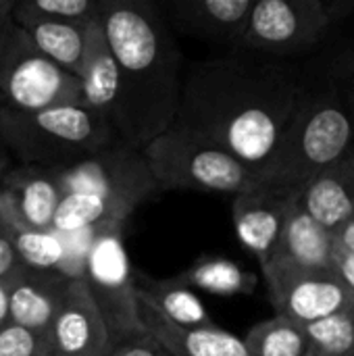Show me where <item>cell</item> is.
<instances>
[{"instance_id":"cell-1","label":"cell","mask_w":354,"mask_h":356,"mask_svg":"<svg viewBox=\"0 0 354 356\" xmlns=\"http://www.w3.org/2000/svg\"><path fill=\"white\" fill-rule=\"evenodd\" d=\"M305 90L294 69L252 52H227L184 71L173 129L265 173Z\"/></svg>"},{"instance_id":"cell-2","label":"cell","mask_w":354,"mask_h":356,"mask_svg":"<svg viewBox=\"0 0 354 356\" xmlns=\"http://www.w3.org/2000/svg\"><path fill=\"white\" fill-rule=\"evenodd\" d=\"M98 23L123 83L119 140L144 148L175 121L184 52L163 10L150 0H102Z\"/></svg>"},{"instance_id":"cell-3","label":"cell","mask_w":354,"mask_h":356,"mask_svg":"<svg viewBox=\"0 0 354 356\" xmlns=\"http://www.w3.org/2000/svg\"><path fill=\"white\" fill-rule=\"evenodd\" d=\"M354 154V111L336 92L303 94L265 181L300 194L307 184Z\"/></svg>"},{"instance_id":"cell-4","label":"cell","mask_w":354,"mask_h":356,"mask_svg":"<svg viewBox=\"0 0 354 356\" xmlns=\"http://www.w3.org/2000/svg\"><path fill=\"white\" fill-rule=\"evenodd\" d=\"M117 140L115 129L83 102L38 111L0 108V146L21 165L61 171Z\"/></svg>"},{"instance_id":"cell-5","label":"cell","mask_w":354,"mask_h":356,"mask_svg":"<svg viewBox=\"0 0 354 356\" xmlns=\"http://www.w3.org/2000/svg\"><path fill=\"white\" fill-rule=\"evenodd\" d=\"M142 154L159 190H198L238 196L263 184V173L234 154L177 129L150 140Z\"/></svg>"},{"instance_id":"cell-6","label":"cell","mask_w":354,"mask_h":356,"mask_svg":"<svg viewBox=\"0 0 354 356\" xmlns=\"http://www.w3.org/2000/svg\"><path fill=\"white\" fill-rule=\"evenodd\" d=\"M353 8L354 2L255 0L238 52L290 58L313 48Z\"/></svg>"},{"instance_id":"cell-7","label":"cell","mask_w":354,"mask_h":356,"mask_svg":"<svg viewBox=\"0 0 354 356\" xmlns=\"http://www.w3.org/2000/svg\"><path fill=\"white\" fill-rule=\"evenodd\" d=\"M79 79L52 65L13 19L0 25V108L38 111L79 102Z\"/></svg>"},{"instance_id":"cell-8","label":"cell","mask_w":354,"mask_h":356,"mask_svg":"<svg viewBox=\"0 0 354 356\" xmlns=\"http://www.w3.org/2000/svg\"><path fill=\"white\" fill-rule=\"evenodd\" d=\"M96 302L113 348L144 338L138 286L123 242V223H108L98 234L81 277Z\"/></svg>"},{"instance_id":"cell-9","label":"cell","mask_w":354,"mask_h":356,"mask_svg":"<svg viewBox=\"0 0 354 356\" xmlns=\"http://www.w3.org/2000/svg\"><path fill=\"white\" fill-rule=\"evenodd\" d=\"M56 177L63 194L100 196L119 204L129 215L159 192L142 148L123 140L56 171Z\"/></svg>"},{"instance_id":"cell-10","label":"cell","mask_w":354,"mask_h":356,"mask_svg":"<svg viewBox=\"0 0 354 356\" xmlns=\"http://www.w3.org/2000/svg\"><path fill=\"white\" fill-rule=\"evenodd\" d=\"M261 271L275 315L303 327L354 305V292L338 273H309L286 265H267Z\"/></svg>"},{"instance_id":"cell-11","label":"cell","mask_w":354,"mask_h":356,"mask_svg":"<svg viewBox=\"0 0 354 356\" xmlns=\"http://www.w3.org/2000/svg\"><path fill=\"white\" fill-rule=\"evenodd\" d=\"M294 196L298 194L286 192L267 181L234 196L232 217L238 240L250 254H255L261 267L273 259L284 219Z\"/></svg>"},{"instance_id":"cell-12","label":"cell","mask_w":354,"mask_h":356,"mask_svg":"<svg viewBox=\"0 0 354 356\" xmlns=\"http://www.w3.org/2000/svg\"><path fill=\"white\" fill-rule=\"evenodd\" d=\"M58 356H111L113 344L106 323L83 280H71L63 305L48 332Z\"/></svg>"},{"instance_id":"cell-13","label":"cell","mask_w":354,"mask_h":356,"mask_svg":"<svg viewBox=\"0 0 354 356\" xmlns=\"http://www.w3.org/2000/svg\"><path fill=\"white\" fill-rule=\"evenodd\" d=\"M252 4L255 0H175L163 15L173 33L238 52Z\"/></svg>"},{"instance_id":"cell-14","label":"cell","mask_w":354,"mask_h":356,"mask_svg":"<svg viewBox=\"0 0 354 356\" xmlns=\"http://www.w3.org/2000/svg\"><path fill=\"white\" fill-rule=\"evenodd\" d=\"M267 265H286L309 273H338L334 234L300 207L298 196L288 207L277 248Z\"/></svg>"},{"instance_id":"cell-15","label":"cell","mask_w":354,"mask_h":356,"mask_svg":"<svg viewBox=\"0 0 354 356\" xmlns=\"http://www.w3.org/2000/svg\"><path fill=\"white\" fill-rule=\"evenodd\" d=\"M81 98L88 108L98 113L119 136L123 123V83L119 65L106 44L98 19L90 23L88 50L79 75Z\"/></svg>"},{"instance_id":"cell-16","label":"cell","mask_w":354,"mask_h":356,"mask_svg":"<svg viewBox=\"0 0 354 356\" xmlns=\"http://www.w3.org/2000/svg\"><path fill=\"white\" fill-rule=\"evenodd\" d=\"M140 317L146 336L167 356H250L242 338L215 323L184 327L165 319L144 300H140Z\"/></svg>"},{"instance_id":"cell-17","label":"cell","mask_w":354,"mask_h":356,"mask_svg":"<svg viewBox=\"0 0 354 356\" xmlns=\"http://www.w3.org/2000/svg\"><path fill=\"white\" fill-rule=\"evenodd\" d=\"M67 277L23 267L8 282V323L48 334L69 288Z\"/></svg>"},{"instance_id":"cell-18","label":"cell","mask_w":354,"mask_h":356,"mask_svg":"<svg viewBox=\"0 0 354 356\" xmlns=\"http://www.w3.org/2000/svg\"><path fill=\"white\" fill-rule=\"evenodd\" d=\"M0 188L8 194L25 223L38 229H52L56 209L63 200L56 171L19 165L4 171Z\"/></svg>"},{"instance_id":"cell-19","label":"cell","mask_w":354,"mask_h":356,"mask_svg":"<svg viewBox=\"0 0 354 356\" xmlns=\"http://www.w3.org/2000/svg\"><path fill=\"white\" fill-rule=\"evenodd\" d=\"M300 207L332 234L354 217V154L317 175L298 194Z\"/></svg>"},{"instance_id":"cell-20","label":"cell","mask_w":354,"mask_h":356,"mask_svg":"<svg viewBox=\"0 0 354 356\" xmlns=\"http://www.w3.org/2000/svg\"><path fill=\"white\" fill-rule=\"evenodd\" d=\"M0 232L29 269L58 273L63 263V242L54 229H38L21 219L8 194L0 188Z\"/></svg>"},{"instance_id":"cell-21","label":"cell","mask_w":354,"mask_h":356,"mask_svg":"<svg viewBox=\"0 0 354 356\" xmlns=\"http://www.w3.org/2000/svg\"><path fill=\"white\" fill-rule=\"evenodd\" d=\"M33 46L61 71L73 75L79 79L86 50H88V35H90V23H54V21H42L31 23L23 27Z\"/></svg>"},{"instance_id":"cell-22","label":"cell","mask_w":354,"mask_h":356,"mask_svg":"<svg viewBox=\"0 0 354 356\" xmlns=\"http://www.w3.org/2000/svg\"><path fill=\"white\" fill-rule=\"evenodd\" d=\"M138 286V298L150 305L156 313H161L165 319L184 325V327H200L211 325L213 319L202 305V300L182 284L177 277L171 280H148L140 277Z\"/></svg>"},{"instance_id":"cell-23","label":"cell","mask_w":354,"mask_h":356,"mask_svg":"<svg viewBox=\"0 0 354 356\" xmlns=\"http://www.w3.org/2000/svg\"><path fill=\"white\" fill-rule=\"evenodd\" d=\"M177 280L188 288H198L217 296L252 294L259 286V277L252 271H246L223 257H200L182 271Z\"/></svg>"},{"instance_id":"cell-24","label":"cell","mask_w":354,"mask_h":356,"mask_svg":"<svg viewBox=\"0 0 354 356\" xmlns=\"http://www.w3.org/2000/svg\"><path fill=\"white\" fill-rule=\"evenodd\" d=\"M244 344L250 356H309L305 327L280 315L250 327Z\"/></svg>"},{"instance_id":"cell-25","label":"cell","mask_w":354,"mask_h":356,"mask_svg":"<svg viewBox=\"0 0 354 356\" xmlns=\"http://www.w3.org/2000/svg\"><path fill=\"white\" fill-rule=\"evenodd\" d=\"M127 217L129 213L125 209L106 198L92 194H63L52 221V229L58 234H67L92 225L123 223Z\"/></svg>"},{"instance_id":"cell-26","label":"cell","mask_w":354,"mask_h":356,"mask_svg":"<svg viewBox=\"0 0 354 356\" xmlns=\"http://www.w3.org/2000/svg\"><path fill=\"white\" fill-rule=\"evenodd\" d=\"M102 0H17L10 19L19 27L31 23H81L88 25L98 19Z\"/></svg>"},{"instance_id":"cell-27","label":"cell","mask_w":354,"mask_h":356,"mask_svg":"<svg viewBox=\"0 0 354 356\" xmlns=\"http://www.w3.org/2000/svg\"><path fill=\"white\" fill-rule=\"evenodd\" d=\"M309 356H354V305L305 327Z\"/></svg>"},{"instance_id":"cell-28","label":"cell","mask_w":354,"mask_h":356,"mask_svg":"<svg viewBox=\"0 0 354 356\" xmlns=\"http://www.w3.org/2000/svg\"><path fill=\"white\" fill-rule=\"evenodd\" d=\"M48 355H52V344L48 334L31 332L15 323H4L0 327V356Z\"/></svg>"},{"instance_id":"cell-29","label":"cell","mask_w":354,"mask_h":356,"mask_svg":"<svg viewBox=\"0 0 354 356\" xmlns=\"http://www.w3.org/2000/svg\"><path fill=\"white\" fill-rule=\"evenodd\" d=\"M23 267L25 265L17 257L15 248L10 246V242L0 232V284H8Z\"/></svg>"},{"instance_id":"cell-30","label":"cell","mask_w":354,"mask_h":356,"mask_svg":"<svg viewBox=\"0 0 354 356\" xmlns=\"http://www.w3.org/2000/svg\"><path fill=\"white\" fill-rule=\"evenodd\" d=\"M111 356H159V346L148 336H144V338H138L123 346L113 348Z\"/></svg>"},{"instance_id":"cell-31","label":"cell","mask_w":354,"mask_h":356,"mask_svg":"<svg viewBox=\"0 0 354 356\" xmlns=\"http://www.w3.org/2000/svg\"><path fill=\"white\" fill-rule=\"evenodd\" d=\"M334 240H336V250L338 252L353 254L354 257V217L348 219L340 229L334 232Z\"/></svg>"},{"instance_id":"cell-32","label":"cell","mask_w":354,"mask_h":356,"mask_svg":"<svg viewBox=\"0 0 354 356\" xmlns=\"http://www.w3.org/2000/svg\"><path fill=\"white\" fill-rule=\"evenodd\" d=\"M336 271L344 280V284L354 292V257L336 250Z\"/></svg>"},{"instance_id":"cell-33","label":"cell","mask_w":354,"mask_h":356,"mask_svg":"<svg viewBox=\"0 0 354 356\" xmlns=\"http://www.w3.org/2000/svg\"><path fill=\"white\" fill-rule=\"evenodd\" d=\"M8 323V284H0V327Z\"/></svg>"},{"instance_id":"cell-34","label":"cell","mask_w":354,"mask_h":356,"mask_svg":"<svg viewBox=\"0 0 354 356\" xmlns=\"http://www.w3.org/2000/svg\"><path fill=\"white\" fill-rule=\"evenodd\" d=\"M15 2L17 0H0V25L10 19V13L15 8Z\"/></svg>"},{"instance_id":"cell-35","label":"cell","mask_w":354,"mask_h":356,"mask_svg":"<svg viewBox=\"0 0 354 356\" xmlns=\"http://www.w3.org/2000/svg\"><path fill=\"white\" fill-rule=\"evenodd\" d=\"M6 169H8V161H6V156H2L0 159V179H2V175H4Z\"/></svg>"},{"instance_id":"cell-36","label":"cell","mask_w":354,"mask_h":356,"mask_svg":"<svg viewBox=\"0 0 354 356\" xmlns=\"http://www.w3.org/2000/svg\"><path fill=\"white\" fill-rule=\"evenodd\" d=\"M2 156H6V154H4V150L0 148V159H2Z\"/></svg>"},{"instance_id":"cell-37","label":"cell","mask_w":354,"mask_h":356,"mask_svg":"<svg viewBox=\"0 0 354 356\" xmlns=\"http://www.w3.org/2000/svg\"><path fill=\"white\" fill-rule=\"evenodd\" d=\"M159 356H167V355H165V353H163V350L159 348Z\"/></svg>"},{"instance_id":"cell-38","label":"cell","mask_w":354,"mask_h":356,"mask_svg":"<svg viewBox=\"0 0 354 356\" xmlns=\"http://www.w3.org/2000/svg\"><path fill=\"white\" fill-rule=\"evenodd\" d=\"M48 356H58V355H54V353H52V355H48Z\"/></svg>"}]
</instances>
